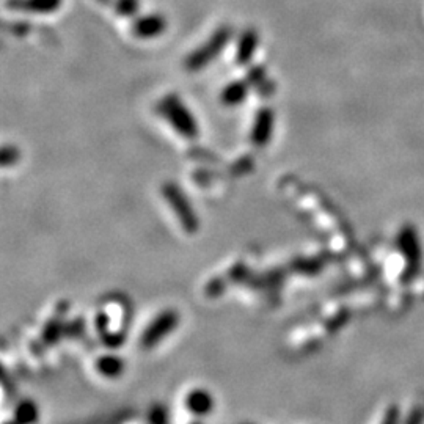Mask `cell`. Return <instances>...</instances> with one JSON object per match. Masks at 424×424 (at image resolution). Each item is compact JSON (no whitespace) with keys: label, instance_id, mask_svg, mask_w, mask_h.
Masks as SVG:
<instances>
[{"label":"cell","instance_id":"1","mask_svg":"<svg viewBox=\"0 0 424 424\" xmlns=\"http://www.w3.org/2000/svg\"><path fill=\"white\" fill-rule=\"evenodd\" d=\"M176 322H178V319H176V316L173 313H166L159 316V318L147 328V332L143 333L142 346L145 349L154 347L163 337H167V335L172 332V328L176 326Z\"/></svg>","mask_w":424,"mask_h":424},{"label":"cell","instance_id":"2","mask_svg":"<svg viewBox=\"0 0 424 424\" xmlns=\"http://www.w3.org/2000/svg\"><path fill=\"white\" fill-rule=\"evenodd\" d=\"M184 406L191 414L205 416L210 415L214 410L215 400L206 388H193L186 395Z\"/></svg>","mask_w":424,"mask_h":424},{"label":"cell","instance_id":"3","mask_svg":"<svg viewBox=\"0 0 424 424\" xmlns=\"http://www.w3.org/2000/svg\"><path fill=\"white\" fill-rule=\"evenodd\" d=\"M96 370H98L99 374H103L104 377L115 379V377L123 374L124 363H123L122 358L113 357V356L101 357L98 360V363H96Z\"/></svg>","mask_w":424,"mask_h":424},{"label":"cell","instance_id":"4","mask_svg":"<svg viewBox=\"0 0 424 424\" xmlns=\"http://www.w3.org/2000/svg\"><path fill=\"white\" fill-rule=\"evenodd\" d=\"M15 418L19 424H35L40 418V410L31 401H21L15 410Z\"/></svg>","mask_w":424,"mask_h":424},{"label":"cell","instance_id":"5","mask_svg":"<svg viewBox=\"0 0 424 424\" xmlns=\"http://www.w3.org/2000/svg\"><path fill=\"white\" fill-rule=\"evenodd\" d=\"M15 6L35 11H50L60 5V0H15Z\"/></svg>","mask_w":424,"mask_h":424},{"label":"cell","instance_id":"6","mask_svg":"<svg viewBox=\"0 0 424 424\" xmlns=\"http://www.w3.org/2000/svg\"><path fill=\"white\" fill-rule=\"evenodd\" d=\"M395 418H396L395 414H393V412H391V414L388 412V415L385 416V421H383V424H395Z\"/></svg>","mask_w":424,"mask_h":424}]
</instances>
